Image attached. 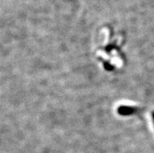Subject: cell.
<instances>
[{
	"mask_svg": "<svg viewBox=\"0 0 154 153\" xmlns=\"http://www.w3.org/2000/svg\"><path fill=\"white\" fill-rule=\"evenodd\" d=\"M138 110H139V108L132 106H121L117 109V112L121 116H129V115L134 114Z\"/></svg>",
	"mask_w": 154,
	"mask_h": 153,
	"instance_id": "1",
	"label": "cell"
}]
</instances>
